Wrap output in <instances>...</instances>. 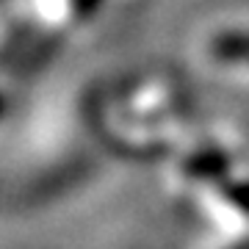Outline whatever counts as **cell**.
I'll return each instance as SVG.
<instances>
[{
    "label": "cell",
    "mask_w": 249,
    "mask_h": 249,
    "mask_svg": "<svg viewBox=\"0 0 249 249\" xmlns=\"http://www.w3.org/2000/svg\"><path fill=\"white\" fill-rule=\"evenodd\" d=\"M213 55L222 61L249 64V34H222L213 39Z\"/></svg>",
    "instance_id": "cell-1"
},
{
    "label": "cell",
    "mask_w": 249,
    "mask_h": 249,
    "mask_svg": "<svg viewBox=\"0 0 249 249\" xmlns=\"http://www.w3.org/2000/svg\"><path fill=\"white\" fill-rule=\"evenodd\" d=\"M188 169L194 172V175H199V178H213V175H222L224 172V158L216 155V152H202V155H196L188 163Z\"/></svg>",
    "instance_id": "cell-2"
},
{
    "label": "cell",
    "mask_w": 249,
    "mask_h": 249,
    "mask_svg": "<svg viewBox=\"0 0 249 249\" xmlns=\"http://www.w3.org/2000/svg\"><path fill=\"white\" fill-rule=\"evenodd\" d=\"M97 6H100V0H75V9H78L80 17H89Z\"/></svg>",
    "instance_id": "cell-3"
},
{
    "label": "cell",
    "mask_w": 249,
    "mask_h": 249,
    "mask_svg": "<svg viewBox=\"0 0 249 249\" xmlns=\"http://www.w3.org/2000/svg\"><path fill=\"white\" fill-rule=\"evenodd\" d=\"M232 199H241V208H249V186H235Z\"/></svg>",
    "instance_id": "cell-4"
}]
</instances>
